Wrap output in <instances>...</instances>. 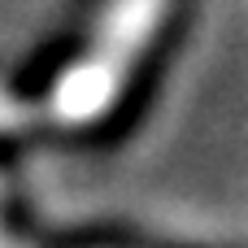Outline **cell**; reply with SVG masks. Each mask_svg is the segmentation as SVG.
Instances as JSON below:
<instances>
[{"label": "cell", "instance_id": "1", "mask_svg": "<svg viewBox=\"0 0 248 248\" xmlns=\"http://www.w3.org/2000/svg\"><path fill=\"white\" fill-rule=\"evenodd\" d=\"M161 17H166V0H118L109 9L105 26H100L96 48L52 92V118L57 122H92V118H100L118 100L131 65L140 61V52L153 39V31L161 26Z\"/></svg>", "mask_w": 248, "mask_h": 248}, {"label": "cell", "instance_id": "2", "mask_svg": "<svg viewBox=\"0 0 248 248\" xmlns=\"http://www.w3.org/2000/svg\"><path fill=\"white\" fill-rule=\"evenodd\" d=\"M0 248H17V244H13V240H4V231H0Z\"/></svg>", "mask_w": 248, "mask_h": 248}]
</instances>
